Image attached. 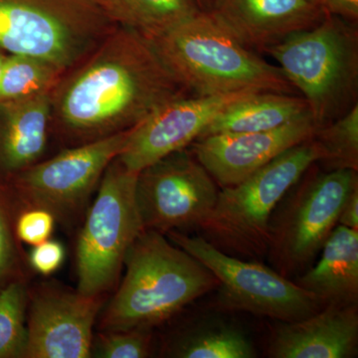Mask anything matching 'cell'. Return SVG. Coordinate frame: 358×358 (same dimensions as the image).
<instances>
[{
	"instance_id": "24",
	"label": "cell",
	"mask_w": 358,
	"mask_h": 358,
	"mask_svg": "<svg viewBox=\"0 0 358 358\" xmlns=\"http://www.w3.org/2000/svg\"><path fill=\"white\" fill-rule=\"evenodd\" d=\"M29 293L22 282H13L0 291V358H25Z\"/></svg>"
},
{
	"instance_id": "15",
	"label": "cell",
	"mask_w": 358,
	"mask_h": 358,
	"mask_svg": "<svg viewBox=\"0 0 358 358\" xmlns=\"http://www.w3.org/2000/svg\"><path fill=\"white\" fill-rule=\"evenodd\" d=\"M210 13L244 46L261 51L329 15L308 0H217Z\"/></svg>"
},
{
	"instance_id": "25",
	"label": "cell",
	"mask_w": 358,
	"mask_h": 358,
	"mask_svg": "<svg viewBox=\"0 0 358 358\" xmlns=\"http://www.w3.org/2000/svg\"><path fill=\"white\" fill-rule=\"evenodd\" d=\"M148 329L103 331L92 345V355L102 358H145L150 357L152 336Z\"/></svg>"
},
{
	"instance_id": "9",
	"label": "cell",
	"mask_w": 358,
	"mask_h": 358,
	"mask_svg": "<svg viewBox=\"0 0 358 358\" xmlns=\"http://www.w3.org/2000/svg\"><path fill=\"white\" fill-rule=\"evenodd\" d=\"M169 239L203 264L215 275L226 310H244L281 322H294L319 312L324 306L310 292L257 261L224 253L201 236L169 232Z\"/></svg>"
},
{
	"instance_id": "33",
	"label": "cell",
	"mask_w": 358,
	"mask_h": 358,
	"mask_svg": "<svg viewBox=\"0 0 358 358\" xmlns=\"http://www.w3.org/2000/svg\"><path fill=\"white\" fill-rule=\"evenodd\" d=\"M6 56L0 52V75H1L2 69H3L4 61H6Z\"/></svg>"
},
{
	"instance_id": "31",
	"label": "cell",
	"mask_w": 358,
	"mask_h": 358,
	"mask_svg": "<svg viewBox=\"0 0 358 358\" xmlns=\"http://www.w3.org/2000/svg\"><path fill=\"white\" fill-rule=\"evenodd\" d=\"M113 22L124 25V16L121 0H91Z\"/></svg>"
},
{
	"instance_id": "8",
	"label": "cell",
	"mask_w": 358,
	"mask_h": 358,
	"mask_svg": "<svg viewBox=\"0 0 358 358\" xmlns=\"http://www.w3.org/2000/svg\"><path fill=\"white\" fill-rule=\"evenodd\" d=\"M138 173L113 160L89 207L77 245V289L85 296H102L114 286L143 230L136 199Z\"/></svg>"
},
{
	"instance_id": "30",
	"label": "cell",
	"mask_w": 358,
	"mask_h": 358,
	"mask_svg": "<svg viewBox=\"0 0 358 358\" xmlns=\"http://www.w3.org/2000/svg\"><path fill=\"white\" fill-rule=\"evenodd\" d=\"M338 225L358 230V185L346 197L338 216Z\"/></svg>"
},
{
	"instance_id": "34",
	"label": "cell",
	"mask_w": 358,
	"mask_h": 358,
	"mask_svg": "<svg viewBox=\"0 0 358 358\" xmlns=\"http://www.w3.org/2000/svg\"><path fill=\"white\" fill-rule=\"evenodd\" d=\"M308 1H312V2H315V3L320 4V0H308Z\"/></svg>"
},
{
	"instance_id": "19",
	"label": "cell",
	"mask_w": 358,
	"mask_h": 358,
	"mask_svg": "<svg viewBox=\"0 0 358 358\" xmlns=\"http://www.w3.org/2000/svg\"><path fill=\"white\" fill-rule=\"evenodd\" d=\"M308 112L307 101L301 96L259 92L240 99L226 108L199 138L218 134L271 131Z\"/></svg>"
},
{
	"instance_id": "12",
	"label": "cell",
	"mask_w": 358,
	"mask_h": 358,
	"mask_svg": "<svg viewBox=\"0 0 358 358\" xmlns=\"http://www.w3.org/2000/svg\"><path fill=\"white\" fill-rule=\"evenodd\" d=\"M29 299L25 358L92 357L93 329L102 296L43 286Z\"/></svg>"
},
{
	"instance_id": "26",
	"label": "cell",
	"mask_w": 358,
	"mask_h": 358,
	"mask_svg": "<svg viewBox=\"0 0 358 358\" xmlns=\"http://www.w3.org/2000/svg\"><path fill=\"white\" fill-rule=\"evenodd\" d=\"M55 221L49 211L41 208H26L16 223V234L21 241L35 246L51 237Z\"/></svg>"
},
{
	"instance_id": "22",
	"label": "cell",
	"mask_w": 358,
	"mask_h": 358,
	"mask_svg": "<svg viewBox=\"0 0 358 358\" xmlns=\"http://www.w3.org/2000/svg\"><path fill=\"white\" fill-rule=\"evenodd\" d=\"M64 74L48 61L22 54H9L0 75V101L51 92Z\"/></svg>"
},
{
	"instance_id": "17",
	"label": "cell",
	"mask_w": 358,
	"mask_h": 358,
	"mask_svg": "<svg viewBox=\"0 0 358 358\" xmlns=\"http://www.w3.org/2000/svg\"><path fill=\"white\" fill-rule=\"evenodd\" d=\"M51 131V92L0 101V179L9 180L43 157Z\"/></svg>"
},
{
	"instance_id": "23",
	"label": "cell",
	"mask_w": 358,
	"mask_h": 358,
	"mask_svg": "<svg viewBox=\"0 0 358 358\" xmlns=\"http://www.w3.org/2000/svg\"><path fill=\"white\" fill-rule=\"evenodd\" d=\"M320 150L317 162L327 171H358V105L345 115L317 129L313 136Z\"/></svg>"
},
{
	"instance_id": "16",
	"label": "cell",
	"mask_w": 358,
	"mask_h": 358,
	"mask_svg": "<svg viewBox=\"0 0 358 358\" xmlns=\"http://www.w3.org/2000/svg\"><path fill=\"white\" fill-rule=\"evenodd\" d=\"M268 346L274 358H350L357 355V305H329L294 322H282Z\"/></svg>"
},
{
	"instance_id": "4",
	"label": "cell",
	"mask_w": 358,
	"mask_h": 358,
	"mask_svg": "<svg viewBox=\"0 0 358 358\" xmlns=\"http://www.w3.org/2000/svg\"><path fill=\"white\" fill-rule=\"evenodd\" d=\"M357 31L338 16L289 35L264 52L303 94L317 128L345 115L357 103Z\"/></svg>"
},
{
	"instance_id": "6",
	"label": "cell",
	"mask_w": 358,
	"mask_h": 358,
	"mask_svg": "<svg viewBox=\"0 0 358 358\" xmlns=\"http://www.w3.org/2000/svg\"><path fill=\"white\" fill-rule=\"evenodd\" d=\"M115 26L91 0H0V51L43 59L64 73Z\"/></svg>"
},
{
	"instance_id": "18",
	"label": "cell",
	"mask_w": 358,
	"mask_h": 358,
	"mask_svg": "<svg viewBox=\"0 0 358 358\" xmlns=\"http://www.w3.org/2000/svg\"><path fill=\"white\" fill-rule=\"evenodd\" d=\"M320 261L296 277V285L322 305H357L358 230L336 225L322 246Z\"/></svg>"
},
{
	"instance_id": "20",
	"label": "cell",
	"mask_w": 358,
	"mask_h": 358,
	"mask_svg": "<svg viewBox=\"0 0 358 358\" xmlns=\"http://www.w3.org/2000/svg\"><path fill=\"white\" fill-rule=\"evenodd\" d=\"M169 355L178 358H254L255 346L237 327L205 324L193 327L174 339Z\"/></svg>"
},
{
	"instance_id": "10",
	"label": "cell",
	"mask_w": 358,
	"mask_h": 358,
	"mask_svg": "<svg viewBox=\"0 0 358 358\" xmlns=\"http://www.w3.org/2000/svg\"><path fill=\"white\" fill-rule=\"evenodd\" d=\"M129 131L66 148L40 160L11 179L26 208L50 212L56 221L72 225L88 208L106 169L121 154Z\"/></svg>"
},
{
	"instance_id": "28",
	"label": "cell",
	"mask_w": 358,
	"mask_h": 358,
	"mask_svg": "<svg viewBox=\"0 0 358 358\" xmlns=\"http://www.w3.org/2000/svg\"><path fill=\"white\" fill-rule=\"evenodd\" d=\"M15 247L6 213L0 204V280L6 278L15 263Z\"/></svg>"
},
{
	"instance_id": "32",
	"label": "cell",
	"mask_w": 358,
	"mask_h": 358,
	"mask_svg": "<svg viewBox=\"0 0 358 358\" xmlns=\"http://www.w3.org/2000/svg\"><path fill=\"white\" fill-rule=\"evenodd\" d=\"M199 4L200 9L203 11H211L215 6L217 0H195Z\"/></svg>"
},
{
	"instance_id": "14",
	"label": "cell",
	"mask_w": 358,
	"mask_h": 358,
	"mask_svg": "<svg viewBox=\"0 0 358 358\" xmlns=\"http://www.w3.org/2000/svg\"><path fill=\"white\" fill-rule=\"evenodd\" d=\"M317 129L308 112L271 131L197 138L192 143V152L217 185L229 187L242 182L289 148L312 138Z\"/></svg>"
},
{
	"instance_id": "21",
	"label": "cell",
	"mask_w": 358,
	"mask_h": 358,
	"mask_svg": "<svg viewBox=\"0 0 358 358\" xmlns=\"http://www.w3.org/2000/svg\"><path fill=\"white\" fill-rule=\"evenodd\" d=\"M127 27L154 39L201 11L195 0H121Z\"/></svg>"
},
{
	"instance_id": "27",
	"label": "cell",
	"mask_w": 358,
	"mask_h": 358,
	"mask_svg": "<svg viewBox=\"0 0 358 358\" xmlns=\"http://www.w3.org/2000/svg\"><path fill=\"white\" fill-rule=\"evenodd\" d=\"M65 260V249L60 242L46 240L33 246L29 255L31 267L40 274L48 275L57 271Z\"/></svg>"
},
{
	"instance_id": "2",
	"label": "cell",
	"mask_w": 358,
	"mask_h": 358,
	"mask_svg": "<svg viewBox=\"0 0 358 358\" xmlns=\"http://www.w3.org/2000/svg\"><path fill=\"white\" fill-rule=\"evenodd\" d=\"M124 267V279L101 320L103 331L150 329L219 284L203 264L155 230L141 231Z\"/></svg>"
},
{
	"instance_id": "13",
	"label": "cell",
	"mask_w": 358,
	"mask_h": 358,
	"mask_svg": "<svg viewBox=\"0 0 358 358\" xmlns=\"http://www.w3.org/2000/svg\"><path fill=\"white\" fill-rule=\"evenodd\" d=\"M255 93L259 92L188 95L169 102L129 131L117 159L129 171L138 173L162 157L185 150L226 108Z\"/></svg>"
},
{
	"instance_id": "11",
	"label": "cell",
	"mask_w": 358,
	"mask_h": 358,
	"mask_svg": "<svg viewBox=\"0 0 358 358\" xmlns=\"http://www.w3.org/2000/svg\"><path fill=\"white\" fill-rule=\"evenodd\" d=\"M217 185L186 148L145 167L136 183L143 229L169 233L199 228L217 201Z\"/></svg>"
},
{
	"instance_id": "7",
	"label": "cell",
	"mask_w": 358,
	"mask_h": 358,
	"mask_svg": "<svg viewBox=\"0 0 358 358\" xmlns=\"http://www.w3.org/2000/svg\"><path fill=\"white\" fill-rule=\"evenodd\" d=\"M306 173L280 200L268 220L266 258L288 279L298 277L313 265L338 225L346 197L358 185L357 171L353 169L320 171L308 176Z\"/></svg>"
},
{
	"instance_id": "5",
	"label": "cell",
	"mask_w": 358,
	"mask_h": 358,
	"mask_svg": "<svg viewBox=\"0 0 358 358\" xmlns=\"http://www.w3.org/2000/svg\"><path fill=\"white\" fill-rule=\"evenodd\" d=\"M320 157L312 136L278 155L242 182L221 187L213 210L200 225L201 237L228 255L254 261L266 258L273 211Z\"/></svg>"
},
{
	"instance_id": "3",
	"label": "cell",
	"mask_w": 358,
	"mask_h": 358,
	"mask_svg": "<svg viewBox=\"0 0 358 358\" xmlns=\"http://www.w3.org/2000/svg\"><path fill=\"white\" fill-rule=\"evenodd\" d=\"M174 77L192 95L255 91L296 93L278 66L247 48L210 11H200L150 39Z\"/></svg>"
},
{
	"instance_id": "1",
	"label": "cell",
	"mask_w": 358,
	"mask_h": 358,
	"mask_svg": "<svg viewBox=\"0 0 358 358\" xmlns=\"http://www.w3.org/2000/svg\"><path fill=\"white\" fill-rule=\"evenodd\" d=\"M192 95L140 32L117 25L51 91V131L71 147L129 131Z\"/></svg>"
},
{
	"instance_id": "29",
	"label": "cell",
	"mask_w": 358,
	"mask_h": 358,
	"mask_svg": "<svg viewBox=\"0 0 358 358\" xmlns=\"http://www.w3.org/2000/svg\"><path fill=\"white\" fill-rule=\"evenodd\" d=\"M320 6L329 15L346 21L357 20L358 0H320Z\"/></svg>"
}]
</instances>
